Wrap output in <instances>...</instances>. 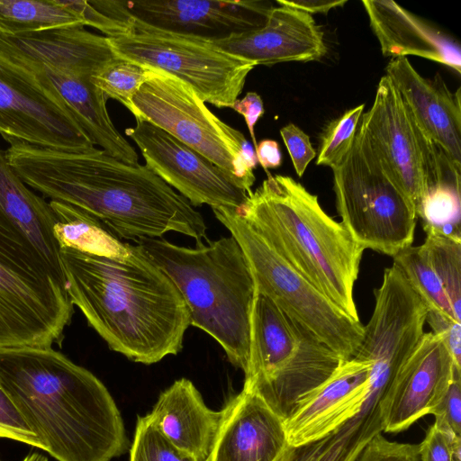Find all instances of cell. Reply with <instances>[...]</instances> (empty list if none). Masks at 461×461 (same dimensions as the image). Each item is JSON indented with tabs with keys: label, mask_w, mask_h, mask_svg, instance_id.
I'll return each mask as SVG.
<instances>
[{
	"label": "cell",
	"mask_w": 461,
	"mask_h": 461,
	"mask_svg": "<svg viewBox=\"0 0 461 461\" xmlns=\"http://www.w3.org/2000/svg\"><path fill=\"white\" fill-rule=\"evenodd\" d=\"M73 312L65 288L0 226V349L60 343Z\"/></svg>",
	"instance_id": "12"
},
{
	"label": "cell",
	"mask_w": 461,
	"mask_h": 461,
	"mask_svg": "<svg viewBox=\"0 0 461 461\" xmlns=\"http://www.w3.org/2000/svg\"><path fill=\"white\" fill-rule=\"evenodd\" d=\"M0 438L44 450L42 443L31 429L19 410L0 385Z\"/></svg>",
	"instance_id": "34"
},
{
	"label": "cell",
	"mask_w": 461,
	"mask_h": 461,
	"mask_svg": "<svg viewBox=\"0 0 461 461\" xmlns=\"http://www.w3.org/2000/svg\"><path fill=\"white\" fill-rule=\"evenodd\" d=\"M456 369L442 339L430 332L419 345L393 381L384 404V431L401 432L437 406Z\"/></svg>",
	"instance_id": "18"
},
{
	"label": "cell",
	"mask_w": 461,
	"mask_h": 461,
	"mask_svg": "<svg viewBox=\"0 0 461 461\" xmlns=\"http://www.w3.org/2000/svg\"><path fill=\"white\" fill-rule=\"evenodd\" d=\"M228 408L213 411L186 378L163 391L149 415L160 431L195 461H210Z\"/></svg>",
	"instance_id": "23"
},
{
	"label": "cell",
	"mask_w": 461,
	"mask_h": 461,
	"mask_svg": "<svg viewBox=\"0 0 461 461\" xmlns=\"http://www.w3.org/2000/svg\"><path fill=\"white\" fill-rule=\"evenodd\" d=\"M343 359L255 290L244 386L284 421Z\"/></svg>",
	"instance_id": "6"
},
{
	"label": "cell",
	"mask_w": 461,
	"mask_h": 461,
	"mask_svg": "<svg viewBox=\"0 0 461 461\" xmlns=\"http://www.w3.org/2000/svg\"><path fill=\"white\" fill-rule=\"evenodd\" d=\"M365 104L345 111L327 123L320 136L316 164L337 167L353 146Z\"/></svg>",
	"instance_id": "32"
},
{
	"label": "cell",
	"mask_w": 461,
	"mask_h": 461,
	"mask_svg": "<svg viewBox=\"0 0 461 461\" xmlns=\"http://www.w3.org/2000/svg\"><path fill=\"white\" fill-rule=\"evenodd\" d=\"M355 461H420L419 453L407 446L384 439L372 440Z\"/></svg>",
	"instance_id": "40"
},
{
	"label": "cell",
	"mask_w": 461,
	"mask_h": 461,
	"mask_svg": "<svg viewBox=\"0 0 461 461\" xmlns=\"http://www.w3.org/2000/svg\"><path fill=\"white\" fill-rule=\"evenodd\" d=\"M5 156L30 188L86 212L119 239L135 242L169 231L206 239L202 214L146 165L95 147L71 151L23 141L10 142Z\"/></svg>",
	"instance_id": "1"
},
{
	"label": "cell",
	"mask_w": 461,
	"mask_h": 461,
	"mask_svg": "<svg viewBox=\"0 0 461 461\" xmlns=\"http://www.w3.org/2000/svg\"><path fill=\"white\" fill-rule=\"evenodd\" d=\"M13 39L42 63L59 95L94 145L125 163L139 164L135 149L110 118L108 98L91 81L93 75L115 59L106 37L84 28H71Z\"/></svg>",
	"instance_id": "7"
},
{
	"label": "cell",
	"mask_w": 461,
	"mask_h": 461,
	"mask_svg": "<svg viewBox=\"0 0 461 461\" xmlns=\"http://www.w3.org/2000/svg\"><path fill=\"white\" fill-rule=\"evenodd\" d=\"M255 152L258 162L265 169L267 176L269 175L267 169L277 168L282 163V154L276 140L267 139L258 142Z\"/></svg>",
	"instance_id": "43"
},
{
	"label": "cell",
	"mask_w": 461,
	"mask_h": 461,
	"mask_svg": "<svg viewBox=\"0 0 461 461\" xmlns=\"http://www.w3.org/2000/svg\"><path fill=\"white\" fill-rule=\"evenodd\" d=\"M122 34L108 38L117 58L173 76L205 104L229 107L256 65L226 52L212 40L154 28L131 18Z\"/></svg>",
	"instance_id": "10"
},
{
	"label": "cell",
	"mask_w": 461,
	"mask_h": 461,
	"mask_svg": "<svg viewBox=\"0 0 461 461\" xmlns=\"http://www.w3.org/2000/svg\"><path fill=\"white\" fill-rule=\"evenodd\" d=\"M237 211L328 299L360 321L354 285L364 249L293 177L268 175Z\"/></svg>",
	"instance_id": "4"
},
{
	"label": "cell",
	"mask_w": 461,
	"mask_h": 461,
	"mask_svg": "<svg viewBox=\"0 0 461 461\" xmlns=\"http://www.w3.org/2000/svg\"><path fill=\"white\" fill-rule=\"evenodd\" d=\"M0 461H5L0 456ZM22 461H48L46 456L40 453H32L27 455Z\"/></svg>",
	"instance_id": "44"
},
{
	"label": "cell",
	"mask_w": 461,
	"mask_h": 461,
	"mask_svg": "<svg viewBox=\"0 0 461 461\" xmlns=\"http://www.w3.org/2000/svg\"><path fill=\"white\" fill-rule=\"evenodd\" d=\"M359 127L386 173L414 205L416 215L429 187L460 183L461 167L425 137L386 75L380 78Z\"/></svg>",
	"instance_id": "14"
},
{
	"label": "cell",
	"mask_w": 461,
	"mask_h": 461,
	"mask_svg": "<svg viewBox=\"0 0 461 461\" xmlns=\"http://www.w3.org/2000/svg\"><path fill=\"white\" fill-rule=\"evenodd\" d=\"M50 205L58 219L54 234L60 249L71 248L105 257L130 253L131 244L122 242L93 216L63 203L50 201Z\"/></svg>",
	"instance_id": "26"
},
{
	"label": "cell",
	"mask_w": 461,
	"mask_h": 461,
	"mask_svg": "<svg viewBox=\"0 0 461 461\" xmlns=\"http://www.w3.org/2000/svg\"><path fill=\"white\" fill-rule=\"evenodd\" d=\"M276 3L309 14H326L333 8L343 6L347 0H277Z\"/></svg>",
	"instance_id": "42"
},
{
	"label": "cell",
	"mask_w": 461,
	"mask_h": 461,
	"mask_svg": "<svg viewBox=\"0 0 461 461\" xmlns=\"http://www.w3.org/2000/svg\"><path fill=\"white\" fill-rule=\"evenodd\" d=\"M421 244L450 302L454 315L461 322V240L432 230L424 231Z\"/></svg>",
	"instance_id": "29"
},
{
	"label": "cell",
	"mask_w": 461,
	"mask_h": 461,
	"mask_svg": "<svg viewBox=\"0 0 461 461\" xmlns=\"http://www.w3.org/2000/svg\"><path fill=\"white\" fill-rule=\"evenodd\" d=\"M153 74V69L117 58L93 75L91 81L107 98L118 101L131 112L134 95Z\"/></svg>",
	"instance_id": "31"
},
{
	"label": "cell",
	"mask_w": 461,
	"mask_h": 461,
	"mask_svg": "<svg viewBox=\"0 0 461 461\" xmlns=\"http://www.w3.org/2000/svg\"><path fill=\"white\" fill-rule=\"evenodd\" d=\"M212 41L256 66L318 60L327 52L323 32L312 14L284 5L273 7L263 26Z\"/></svg>",
	"instance_id": "20"
},
{
	"label": "cell",
	"mask_w": 461,
	"mask_h": 461,
	"mask_svg": "<svg viewBox=\"0 0 461 461\" xmlns=\"http://www.w3.org/2000/svg\"><path fill=\"white\" fill-rule=\"evenodd\" d=\"M0 135L8 143L60 150L95 147L48 77L42 63L0 35Z\"/></svg>",
	"instance_id": "11"
},
{
	"label": "cell",
	"mask_w": 461,
	"mask_h": 461,
	"mask_svg": "<svg viewBox=\"0 0 461 461\" xmlns=\"http://www.w3.org/2000/svg\"><path fill=\"white\" fill-rule=\"evenodd\" d=\"M131 113L209 159L248 194L252 192L256 176L241 157L246 137L212 113L184 82L154 70L134 95Z\"/></svg>",
	"instance_id": "13"
},
{
	"label": "cell",
	"mask_w": 461,
	"mask_h": 461,
	"mask_svg": "<svg viewBox=\"0 0 461 461\" xmlns=\"http://www.w3.org/2000/svg\"><path fill=\"white\" fill-rule=\"evenodd\" d=\"M130 461H195L176 447L149 414L138 417Z\"/></svg>",
	"instance_id": "33"
},
{
	"label": "cell",
	"mask_w": 461,
	"mask_h": 461,
	"mask_svg": "<svg viewBox=\"0 0 461 461\" xmlns=\"http://www.w3.org/2000/svg\"><path fill=\"white\" fill-rule=\"evenodd\" d=\"M146 166L194 207L240 209L249 194L209 159L165 131L136 120L125 129Z\"/></svg>",
	"instance_id": "15"
},
{
	"label": "cell",
	"mask_w": 461,
	"mask_h": 461,
	"mask_svg": "<svg viewBox=\"0 0 461 461\" xmlns=\"http://www.w3.org/2000/svg\"><path fill=\"white\" fill-rule=\"evenodd\" d=\"M385 71L425 137L461 167L460 88L452 93L438 73L422 77L405 57L391 59Z\"/></svg>",
	"instance_id": "19"
},
{
	"label": "cell",
	"mask_w": 461,
	"mask_h": 461,
	"mask_svg": "<svg viewBox=\"0 0 461 461\" xmlns=\"http://www.w3.org/2000/svg\"><path fill=\"white\" fill-rule=\"evenodd\" d=\"M364 8L384 57L428 59L461 73L459 46L393 1L364 0Z\"/></svg>",
	"instance_id": "24"
},
{
	"label": "cell",
	"mask_w": 461,
	"mask_h": 461,
	"mask_svg": "<svg viewBox=\"0 0 461 461\" xmlns=\"http://www.w3.org/2000/svg\"><path fill=\"white\" fill-rule=\"evenodd\" d=\"M421 461H461V437L431 425L419 444Z\"/></svg>",
	"instance_id": "35"
},
{
	"label": "cell",
	"mask_w": 461,
	"mask_h": 461,
	"mask_svg": "<svg viewBox=\"0 0 461 461\" xmlns=\"http://www.w3.org/2000/svg\"><path fill=\"white\" fill-rule=\"evenodd\" d=\"M230 108L244 117L254 149H256L258 141L255 125L265 113L261 96L256 92H248L243 98L237 99Z\"/></svg>",
	"instance_id": "41"
},
{
	"label": "cell",
	"mask_w": 461,
	"mask_h": 461,
	"mask_svg": "<svg viewBox=\"0 0 461 461\" xmlns=\"http://www.w3.org/2000/svg\"><path fill=\"white\" fill-rule=\"evenodd\" d=\"M135 244L173 281L189 311L190 325L213 338L229 361L246 371L249 354L253 276L238 241L224 237L194 248L161 238Z\"/></svg>",
	"instance_id": "5"
},
{
	"label": "cell",
	"mask_w": 461,
	"mask_h": 461,
	"mask_svg": "<svg viewBox=\"0 0 461 461\" xmlns=\"http://www.w3.org/2000/svg\"><path fill=\"white\" fill-rule=\"evenodd\" d=\"M426 322L431 328V332L438 336L456 367L461 368V324L442 312L429 310L426 313Z\"/></svg>",
	"instance_id": "37"
},
{
	"label": "cell",
	"mask_w": 461,
	"mask_h": 461,
	"mask_svg": "<svg viewBox=\"0 0 461 461\" xmlns=\"http://www.w3.org/2000/svg\"><path fill=\"white\" fill-rule=\"evenodd\" d=\"M372 366L368 359L343 360L304 395L285 420L289 445L297 447L321 439L355 416L368 396Z\"/></svg>",
	"instance_id": "17"
},
{
	"label": "cell",
	"mask_w": 461,
	"mask_h": 461,
	"mask_svg": "<svg viewBox=\"0 0 461 461\" xmlns=\"http://www.w3.org/2000/svg\"><path fill=\"white\" fill-rule=\"evenodd\" d=\"M65 289L110 349L150 365L176 355L190 326L178 288L136 244L123 257L60 249Z\"/></svg>",
	"instance_id": "2"
},
{
	"label": "cell",
	"mask_w": 461,
	"mask_h": 461,
	"mask_svg": "<svg viewBox=\"0 0 461 461\" xmlns=\"http://www.w3.org/2000/svg\"><path fill=\"white\" fill-rule=\"evenodd\" d=\"M393 382L371 378L361 410L327 436L297 447L290 461H355L366 446L384 431V404Z\"/></svg>",
	"instance_id": "25"
},
{
	"label": "cell",
	"mask_w": 461,
	"mask_h": 461,
	"mask_svg": "<svg viewBox=\"0 0 461 461\" xmlns=\"http://www.w3.org/2000/svg\"><path fill=\"white\" fill-rule=\"evenodd\" d=\"M460 209V185L439 183L428 188L417 218L421 220L424 231L461 240Z\"/></svg>",
	"instance_id": "30"
},
{
	"label": "cell",
	"mask_w": 461,
	"mask_h": 461,
	"mask_svg": "<svg viewBox=\"0 0 461 461\" xmlns=\"http://www.w3.org/2000/svg\"><path fill=\"white\" fill-rule=\"evenodd\" d=\"M61 1V0H60ZM68 8L81 15L86 25L96 28L105 37H114L124 33L130 27V22L110 17L93 6L89 1H61Z\"/></svg>",
	"instance_id": "39"
},
{
	"label": "cell",
	"mask_w": 461,
	"mask_h": 461,
	"mask_svg": "<svg viewBox=\"0 0 461 461\" xmlns=\"http://www.w3.org/2000/svg\"><path fill=\"white\" fill-rule=\"evenodd\" d=\"M212 212L243 250L255 290L343 360L354 357L364 334L360 321L349 317L297 272L237 209L214 208Z\"/></svg>",
	"instance_id": "8"
},
{
	"label": "cell",
	"mask_w": 461,
	"mask_h": 461,
	"mask_svg": "<svg viewBox=\"0 0 461 461\" xmlns=\"http://www.w3.org/2000/svg\"><path fill=\"white\" fill-rule=\"evenodd\" d=\"M430 414L435 416L434 425L439 429L461 437V370L455 371L447 392Z\"/></svg>",
	"instance_id": "36"
},
{
	"label": "cell",
	"mask_w": 461,
	"mask_h": 461,
	"mask_svg": "<svg viewBox=\"0 0 461 461\" xmlns=\"http://www.w3.org/2000/svg\"><path fill=\"white\" fill-rule=\"evenodd\" d=\"M84 26V18L60 0H0V35L5 37Z\"/></svg>",
	"instance_id": "27"
},
{
	"label": "cell",
	"mask_w": 461,
	"mask_h": 461,
	"mask_svg": "<svg viewBox=\"0 0 461 461\" xmlns=\"http://www.w3.org/2000/svg\"><path fill=\"white\" fill-rule=\"evenodd\" d=\"M332 172L341 222L364 249L393 257L411 246L414 205L386 173L359 126L352 148Z\"/></svg>",
	"instance_id": "9"
},
{
	"label": "cell",
	"mask_w": 461,
	"mask_h": 461,
	"mask_svg": "<svg viewBox=\"0 0 461 461\" xmlns=\"http://www.w3.org/2000/svg\"><path fill=\"white\" fill-rule=\"evenodd\" d=\"M226 406L210 461H290L285 421L257 393L243 387Z\"/></svg>",
	"instance_id": "21"
},
{
	"label": "cell",
	"mask_w": 461,
	"mask_h": 461,
	"mask_svg": "<svg viewBox=\"0 0 461 461\" xmlns=\"http://www.w3.org/2000/svg\"><path fill=\"white\" fill-rule=\"evenodd\" d=\"M57 222L50 202L18 176L0 149V226L32 250L65 288L60 247L54 234Z\"/></svg>",
	"instance_id": "22"
},
{
	"label": "cell",
	"mask_w": 461,
	"mask_h": 461,
	"mask_svg": "<svg viewBox=\"0 0 461 461\" xmlns=\"http://www.w3.org/2000/svg\"><path fill=\"white\" fill-rule=\"evenodd\" d=\"M113 18H131L167 32L218 40L263 26L273 8L266 1H104Z\"/></svg>",
	"instance_id": "16"
},
{
	"label": "cell",
	"mask_w": 461,
	"mask_h": 461,
	"mask_svg": "<svg viewBox=\"0 0 461 461\" xmlns=\"http://www.w3.org/2000/svg\"><path fill=\"white\" fill-rule=\"evenodd\" d=\"M393 258L427 309L442 312L456 321L448 297L421 245L403 249Z\"/></svg>",
	"instance_id": "28"
},
{
	"label": "cell",
	"mask_w": 461,
	"mask_h": 461,
	"mask_svg": "<svg viewBox=\"0 0 461 461\" xmlns=\"http://www.w3.org/2000/svg\"><path fill=\"white\" fill-rule=\"evenodd\" d=\"M0 385L57 461H111L129 449L105 385L52 347L0 349Z\"/></svg>",
	"instance_id": "3"
},
{
	"label": "cell",
	"mask_w": 461,
	"mask_h": 461,
	"mask_svg": "<svg viewBox=\"0 0 461 461\" xmlns=\"http://www.w3.org/2000/svg\"><path fill=\"white\" fill-rule=\"evenodd\" d=\"M280 134L297 176H303L309 163L316 157L310 137L294 123L281 128Z\"/></svg>",
	"instance_id": "38"
}]
</instances>
